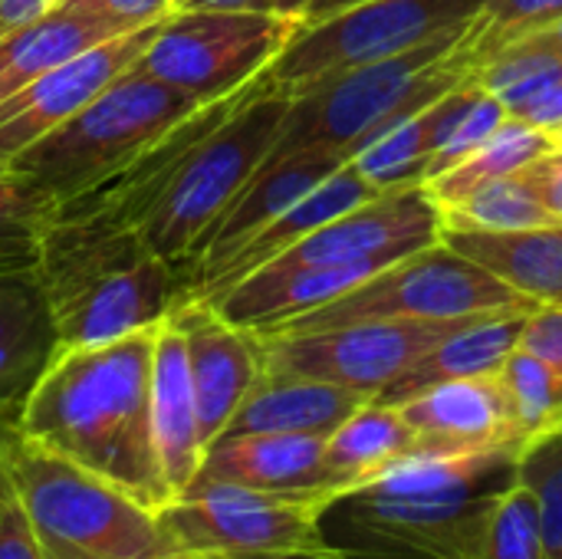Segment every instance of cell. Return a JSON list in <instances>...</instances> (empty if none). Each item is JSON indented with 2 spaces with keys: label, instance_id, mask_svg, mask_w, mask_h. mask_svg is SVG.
I'll list each match as a JSON object with an SVG mask.
<instances>
[{
  "label": "cell",
  "instance_id": "obj_22",
  "mask_svg": "<svg viewBox=\"0 0 562 559\" xmlns=\"http://www.w3.org/2000/svg\"><path fill=\"white\" fill-rule=\"evenodd\" d=\"M481 89L484 86L474 76V79L454 86L451 92L438 96L415 115L402 119L398 125L382 132L372 145H366L352 158L356 171L379 191L402 188V185H422L428 161L448 142V135L454 132L461 115L474 105Z\"/></svg>",
  "mask_w": 562,
  "mask_h": 559
},
{
  "label": "cell",
  "instance_id": "obj_4",
  "mask_svg": "<svg viewBox=\"0 0 562 559\" xmlns=\"http://www.w3.org/2000/svg\"><path fill=\"white\" fill-rule=\"evenodd\" d=\"M474 23L412 53L356 66L293 92L267 161L306 148L333 152L342 161H352L382 132L477 76L481 53Z\"/></svg>",
  "mask_w": 562,
  "mask_h": 559
},
{
  "label": "cell",
  "instance_id": "obj_21",
  "mask_svg": "<svg viewBox=\"0 0 562 559\" xmlns=\"http://www.w3.org/2000/svg\"><path fill=\"white\" fill-rule=\"evenodd\" d=\"M366 402H372V399L362 395V392L333 385V382L303 379V376H280V372H260L257 385L247 392V399L234 412L224 435L273 432V435H319V438H329Z\"/></svg>",
  "mask_w": 562,
  "mask_h": 559
},
{
  "label": "cell",
  "instance_id": "obj_42",
  "mask_svg": "<svg viewBox=\"0 0 562 559\" xmlns=\"http://www.w3.org/2000/svg\"><path fill=\"white\" fill-rule=\"evenodd\" d=\"M184 559H359L339 547H323V550H303V554H280V557H221V554H181Z\"/></svg>",
  "mask_w": 562,
  "mask_h": 559
},
{
  "label": "cell",
  "instance_id": "obj_34",
  "mask_svg": "<svg viewBox=\"0 0 562 559\" xmlns=\"http://www.w3.org/2000/svg\"><path fill=\"white\" fill-rule=\"evenodd\" d=\"M562 16V0H484L474 23L481 63Z\"/></svg>",
  "mask_w": 562,
  "mask_h": 559
},
{
  "label": "cell",
  "instance_id": "obj_12",
  "mask_svg": "<svg viewBox=\"0 0 562 559\" xmlns=\"http://www.w3.org/2000/svg\"><path fill=\"white\" fill-rule=\"evenodd\" d=\"M468 320H366L303 333H257L263 372L333 382L369 399L392 389L425 353L461 329Z\"/></svg>",
  "mask_w": 562,
  "mask_h": 559
},
{
  "label": "cell",
  "instance_id": "obj_30",
  "mask_svg": "<svg viewBox=\"0 0 562 559\" xmlns=\"http://www.w3.org/2000/svg\"><path fill=\"white\" fill-rule=\"evenodd\" d=\"M520 448L562 428V376L527 349H514L497 372Z\"/></svg>",
  "mask_w": 562,
  "mask_h": 559
},
{
  "label": "cell",
  "instance_id": "obj_51",
  "mask_svg": "<svg viewBox=\"0 0 562 559\" xmlns=\"http://www.w3.org/2000/svg\"><path fill=\"white\" fill-rule=\"evenodd\" d=\"M0 168H3V165H0Z\"/></svg>",
  "mask_w": 562,
  "mask_h": 559
},
{
  "label": "cell",
  "instance_id": "obj_37",
  "mask_svg": "<svg viewBox=\"0 0 562 559\" xmlns=\"http://www.w3.org/2000/svg\"><path fill=\"white\" fill-rule=\"evenodd\" d=\"M0 559H46L40 530L33 527L10 481L0 488Z\"/></svg>",
  "mask_w": 562,
  "mask_h": 559
},
{
  "label": "cell",
  "instance_id": "obj_25",
  "mask_svg": "<svg viewBox=\"0 0 562 559\" xmlns=\"http://www.w3.org/2000/svg\"><path fill=\"white\" fill-rule=\"evenodd\" d=\"M415 451H422L418 435L398 405L372 399L326 438V481L342 497Z\"/></svg>",
  "mask_w": 562,
  "mask_h": 559
},
{
  "label": "cell",
  "instance_id": "obj_7",
  "mask_svg": "<svg viewBox=\"0 0 562 559\" xmlns=\"http://www.w3.org/2000/svg\"><path fill=\"white\" fill-rule=\"evenodd\" d=\"M290 99L267 69L240 105L181 152L158 201L138 224V237L155 257L178 267L191 254L214 217L267 161Z\"/></svg>",
  "mask_w": 562,
  "mask_h": 559
},
{
  "label": "cell",
  "instance_id": "obj_19",
  "mask_svg": "<svg viewBox=\"0 0 562 559\" xmlns=\"http://www.w3.org/2000/svg\"><path fill=\"white\" fill-rule=\"evenodd\" d=\"M375 194H382L379 188H372L352 161H346L342 168H336L326 181H319L310 194H303L296 204H290L283 214H277L270 224H263L257 234H250L244 244H237L188 297L194 300H207L214 303L221 293H227L234 283H240L244 277H250L254 270L267 267L270 260H277L280 254H286L293 244H300L303 237H310L313 231H319L323 224H329L333 217L372 201ZM184 297V300H188Z\"/></svg>",
  "mask_w": 562,
  "mask_h": 559
},
{
  "label": "cell",
  "instance_id": "obj_26",
  "mask_svg": "<svg viewBox=\"0 0 562 559\" xmlns=\"http://www.w3.org/2000/svg\"><path fill=\"white\" fill-rule=\"evenodd\" d=\"M109 33L95 16L82 13L72 0L3 33L0 36V102L30 86L36 76L53 69L56 63L109 40Z\"/></svg>",
  "mask_w": 562,
  "mask_h": 559
},
{
  "label": "cell",
  "instance_id": "obj_27",
  "mask_svg": "<svg viewBox=\"0 0 562 559\" xmlns=\"http://www.w3.org/2000/svg\"><path fill=\"white\" fill-rule=\"evenodd\" d=\"M557 145V138L527 122V119H517L510 115L481 148H474L461 165H454L451 171L425 181L422 188L428 191V198L435 201V208H451L454 201L468 198L474 188L501 178V175H510V171H520L527 168L530 161H537L540 155H547L550 148Z\"/></svg>",
  "mask_w": 562,
  "mask_h": 559
},
{
  "label": "cell",
  "instance_id": "obj_9",
  "mask_svg": "<svg viewBox=\"0 0 562 559\" xmlns=\"http://www.w3.org/2000/svg\"><path fill=\"white\" fill-rule=\"evenodd\" d=\"M333 491H257L224 481H191L158 511L178 554L280 557L323 550V517Z\"/></svg>",
  "mask_w": 562,
  "mask_h": 559
},
{
  "label": "cell",
  "instance_id": "obj_48",
  "mask_svg": "<svg viewBox=\"0 0 562 559\" xmlns=\"http://www.w3.org/2000/svg\"><path fill=\"white\" fill-rule=\"evenodd\" d=\"M7 484V474H3V468H0V488Z\"/></svg>",
  "mask_w": 562,
  "mask_h": 559
},
{
  "label": "cell",
  "instance_id": "obj_50",
  "mask_svg": "<svg viewBox=\"0 0 562 559\" xmlns=\"http://www.w3.org/2000/svg\"><path fill=\"white\" fill-rule=\"evenodd\" d=\"M553 132H562V125H560V128H553Z\"/></svg>",
  "mask_w": 562,
  "mask_h": 559
},
{
  "label": "cell",
  "instance_id": "obj_38",
  "mask_svg": "<svg viewBox=\"0 0 562 559\" xmlns=\"http://www.w3.org/2000/svg\"><path fill=\"white\" fill-rule=\"evenodd\" d=\"M520 349L543 359L562 376V306H537L524 320Z\"/></svg>",
  "mask_w": 562,
  "mask_h": 559
},
{
  "label": "cell",
  "instance_id": "obj_41",
  "mask_svg": "<svg viewBox=\"0 0 562 559\" xmlns=\"http://www.w3.org/2000/svg\"><path fill=\"white\" fill-rule=\"evenodd\" d=\"M527 122H533V125H540V128H547V132H553V128H560L562 125V82L560 86H553L547 96H540L530 109H527V115H524Z\"/></svg>",
  "mask_w": 562,
  "mask_h": 559
},
{
  "label": "cell",
  "instance_id": "obj_45",
  "mask_svg": "<svg viewBox=\"0 0 562 559\" xmlns=\"http://www.w3.org/2000/svg\"><path fill=\"white\" fill-rule=\"evenodd\" d=\"M43 550H46V559H99L92 557V554H86V550L69 547V544H56V540H43Z\"/></svg>",
  "mask_w": 562,
  "mask_h": 559
},
{
  "label": "cell",
  "instance_id": "obj_16",
  "mask_svg": "<svg viewBox=\"0 0 562 559\" xmlns=\"http://www.w3.org/2000/svg\"><path fill=\"white\" fill-rule=\"evenodd\" d=\"M346 161L333 152L306 148L283 155L277 161H263L257 175L234 194V201L214 217V224L201 234V241L191 247V254L178 264L184 280V297L250 234H257L263 224H270L277 214H283L290 204H296L303 194H310L319 181H326L336 168Z\"/></svg>",
  "mask_w": 562,
  "mask_h": 559
},
{
  "label": "cell",
  "instance_id": "obj_14",
  "mask_svg": "<svg viewBox=\"0 0 562 559\" xmlns=\"http://www.w3.org/2000/svg\"><path fill=\"white\" fill-rule=\"evenodd\" d=\"M155 30L158 23L109 36L56 63L43 76H36L30 86L3 99L0 102V165L7 168L20 152H26L33 142L49 135L66 119H72L109 82H115L125 69H132L142 49L148 46V40L155 36Z\"/></svg>",
  "mask_w": 562,
  "mask_h": 559
},
{
  "label": "cell",
  "instance_id": "obj_46",
  "mask_svg": "<svg viewBox=\"0 0 562 559\" xmlns=\"http://www.w3.org/2000/svg\"><path fill=\"white\" fill-rule=\"evenodd\" d=\"M306 3H310V0H270V13H280V16H293V20H300V23H303Z\"/></svg>",
  "mask_w": 562,
  "mask_h": 559
},
{
  "label": "cell",
  "instance_id": "obj_43",
  "mask_svg": "<svg viewBox=\"0 0 562 559\" xmlns=\"http://www.w3.org/2000/svg\"><path fill=\"white\" fill-rule=\"evenodd\" d=\"M356 3H362V0H310L306 3V13H303V26L319 23V20H329V16H336V13H342V10H349Z\"/></svg>",
  "mask_w": 562,
  "mask_h": 559
},
{
  "label": "cell",
  "instance_id": "obj_13",
  "mask_svg": "<svg viewBox=\"0 0 562 559\" xmlns=\"http://www.w3.org/2000/svg\"><path fill=\"white\" fill-rule=\"evenodd\" d=\"M441 241V211L422 185H402L333 217L270 264L336 267L379 264L389 267L428 244Z\"/></svg>",
  "mask_w": 562,
  "mask_h": 559
},
{
  "label": "cell",
  "instance_id": "obj_24",
  "mask_svg": "<svg viewBox=\"0 0 562 559\" xmlns=\"http://www.w3.org/2000/svg\"><path fill=\"white\" fill-rule=\"evenodd\" d=\"M527 313H533V310H501V313H484V316L464 323L448 339H441L431 353H425L392 389H385L379 395V402L398 405L408 395L425 392L438 382L501 372L504 359L520 346Z\"/></svg>",
  "mask_w": 562,
  "mask_h": 559
},
{
  "label": "cell",
  "instance_id": "obj_31",
  "mask_svg": "<svg viewBox=\"0 0 562 559\" xmlns=\"http://www.w3.org/2000/svg\"><path fill=\"white\" fill-rule=\"evenodd\" d=\"M56 204L13 168H0V273L36 270Z\"/></svg>",
  "mask_w": 562,
  "mask_h": 559
},
{
  "label": "cell",
  "instance_id": "obj_15",
  "mask_svg": "<svg viewBox=\"0 0 562 559\" xmlns=\"http://www.w3.org/2000/svg\"><path fill=\"white\" fill-rule=\"evenodd\" d=\"M168 320L178 326L188 349L198 425L207 451V445L224 435L234 412L263 372L260 336L244 326H234L214 303L194 297L181 300L168 313Z\"/></svg>",
  "mask_w": 562,
  "mask_h": 559
},
{
  "label": "cell",
  "instance_id": "obj_1",
  "mask_svg": "<svg viewBox=\"0 0 562 559\" xmlns=\"http://www.w3.org/2000/svg\"><path fill=\"white\" fill-rule=\"evenodd\" d=\"M151 346L155 326L102 346L59 349L13 422L30 441L161 511L168 491L148 422Z\"/></svg>",
  "mask_w": 562,
  "mask_h": 559
},
{
  "label": "cell",
  "instance_id": "obj_8",
  "mask_svg": "<svg viewBox=\"0 0 562 559\" xmlns=\"http://www.w3.org/2000/svg\"><path fill=\"white\" fill-rule=\"evenodd\" d=\"M501 310H537L533 300L520 297L494 273H487L471 257L458 254L445 241H435L339 300L273 329V333H303V329H326L366 320H418V323H441V320H468Z\"/></svg>",
  "mask_w": 562,
  "mask_h": 559
},
{
  "label": "cell",
  "instance_id": "obj_44",
  "mask_svg": "<svg viewBox=\"0 0 562 559\" xmlns=\"http://www.w3.org/2000/svg\"><path fill=\"white\" fill-rule=\"evenodd\" d=\"M184 10H270V0H181Z\"/></svg>",
  "mask_w": 562,
  "mask_h": 559
},
{
  "label": "cell",
  "instance_id": "obj_29",
  "mask_svg": "<svg viewBox=\"0 0 562 559\" xmlns=\"http://www.w3.org/2000/svg\"><path fill=\"white\" fill-rule=\"evenodd\" d=\"M477 82L494 92L510 115L524 119L540 96L562 82V49L540 36H524L481 63Z\"/></svg>",
  "mask_w": 562,
  "mask_h": 559
},
{
  "label": "cell",
  "instance_id": "obj_32",
  "mask_svg": "<svg viewBox=\"0 0 562 559\" xmlns=\"http://www.w3.org/2000/svg\"><path fill=\"white\" fill-rule=\"evenodd\" d=\"M481 559H553L547 547L540 504L533 491L517 478L497 494L491 507Z\"/></svg>",
  "mask_w": 562,
  "mask_h": 559
},
{
  "label": "cell",
  "instance_id": "obj_6",
  "mask_svg": "<svg viewBox=\"0 0 562 559\" xmlns=\"http://www.w3.org/2000/svg\"><path fill=\"white\" fill-rule=\"evenodd\" d=\"M201 105L178 89L125 69L89 105L20 152L7 168L23 175L53 204L72 201L158 145Z\"/></svg>",
  "mask_w": 562,
  "mask_h": 559
},
{
  "label": "cell",
  "instance_id": "obj_35",
  "mask_svg": "<svg viewBox=\"0 0 562 559\" xmlns=\"http://www.w3.org/2000/svg\"><path fill=\"white\" fill-rule=\"evenodd\" d=\"M507 119H510V112L504 109V102H501L494 92L481 89V96L474 99V105L461 115V122L454 125V132L448 135V142H445V145L435 152V158L428 161V171H425L422 185L431 181V178H438V175H445V171H451L454 165H461V161H464L474 148H481Z\"/></svg>",
  "mask_w": 562,
  "mask_h": 559
},
{
  "label": "cell",
  "instance_id": "obj_39",
  "mask_svg": "<svg viewBox=\"0 0 562 559\" xmlns=\"http://www.w3.org/2000/svg\"><path fill=\"white\" fill-rule=\"evenodd\" d=\"M527 171L533 178V188H537L550 221L562 224V145H553L547 155L530 161Z\"/></svg>",
  "mask_w": 562,
  "mask_h": 559
},
{
  "label": "cell",
  "instance_id": "obj_23",
  "mask_svg": "<svg viewBox=\"0 0 562 559\" xmlns=\"http://www.w3.org/2000/svg\"><path fill=\"white\" fill-rule=\"evenodd\" d=\"M441 241L537 306H562V224L504 234L441 231Z\"/></svg>",
  "mask_w": 562,
  "mask_h": 559
},
{
  "label": "cell",
  "instance_id": "obj_47",
  "mask_svg": "<svg viewBox=\"0 0 562 559\" xmlns=\"http://www.w3.org/2000/svg\"><path fill=\"white\" fill-rule=\"evenodd\" d=\"M530 36H540V40H547V43H553V46H560L562 49V16L560 20H553L550 26H543V30L530 33Z\"/></svg>",
  "mask_w": 562,
  "mask_h": 559
},
{
  "label": "cell",
  "instance_id": "obj_2",
  "mask_svg": "<svg viewBox=\"0 0 562 559\" xmlns=\"http://www.w3.org/2000/svg\"><path fill=\"white\" fill-rule=\"evenodd\" d=\"M520 451H415L342 494L323 517L329 547L359 559H481L491 507Z\"/></svg>",
  "mask_w": 562,
  "mask_h": 559
},
{
  "label": "cell",
  "instance_id": "obj_49",
  "mask_svg": "<svg viewBox=\"0 0 562 559\" xmlns=\"http://www.w3.org/2000/svg\"><path fill=\"white\" fill-rule=\"evenodd\" d=\"M171 559H184V557H181V554H178V557H171Z\"/></svg>",
  "mask_w": 562,
  "mask_h": 559
},
{
  "label": "cell",
  "instance_id": "obj_10",
  "mask_svg": "<svg viewBox=\"0 0 562 559\" xmlns=\"http://www.w3.org/2000/svg\"><path fill=\"white\" fill-rule=\"evenodd\" d=\"M300 26V20L270 10L181 7L158 23L132 69L207 105L267 72Z\"/></svg>",
  "mask_w": 562,
  "mask_h": 559
},
{
  "label": "cell",
  "instance_id": "obj_5",
  "mask_svg": "<svg viewBox=\"0 0 562 559\" xmlns=\"http://www.w3.org/2000/svg\"><path fill=\"white\" fill-rule=\"evenodd\" d=\"M0 468L43 540L69 544L99 559L178 557L158 511L30 441L13 415H0Z\"/></svg>",
  "mask_w": 562,
  "mask_h": 559
},
{
  "label": "cell",
  "instance_id": "obj_3",
  "mask_svg": "<svg viewBox=\"0 0 562 559\" xmlns=\"http://www.w3.org/2000/svg\"><path fill=\"white\" fill-rule=\"evenodd\" d=\"M36 277L56 320L59 349L151 329L184 300L181 270L155 257L138 231L92 217L53 214Z\"/></svg>",
  "mask_w": 562,
  "mask_h": 559
},
{
  "label": "cell",
  "instance_id": "obj_28",
  "mask_svg": "<svg viewBox=\"0 0 562 559\" xmlns=\"http://www.w3.org/2000/svg\"><path fill=\"white\" fill-rule=\"evenodd\" d=\"M553 224L527 168L501 175L468 198L441 208V231H477V234H504V231H530Z\"/></svg>",
  "mask_w": 562,
  "mask_h": 559
},
{
  "label": "cell",
  "instance_id": "obj_20",
  "mask_svg": "<svg viewBox=\"0 0 562 559\" xmlns=\"http://www.w3.org/2000/svg\"><path fill=\"white\" fill-rule=\"evenodd\" d=\"M323 455L326 438L319 435H224L207 445L194 481H224L257 491H333Z\"/></svg>",
  "mask_w": 562,
  "mask_h": 559
},
{
  "label": "cell",
  "instance_id": "obj_33",
  "mask_svg": "<svg viewBox=\"0 0 562 559\" xmlns=\"http://www.w3.org/2000/svg\"><path fill=\"white\" fill-rule=\"evenodd\" d=\"M517 481L527 484L540 504L550 557L562 559V428L520 448Z\"/></svg>",
  "mask_w": 562,
  "mask_h": 559
},
{
  "label": "cell",
  "instance_id": "obj_17",
  "mask_svg": "<svg viewBox=\"0 0 562 559\" xmlns=\"http://www.w3.org/2000/svg\"><path fill=\"white\" fill-rule=\"evenodd\" d=\"M398 412L415 428L422 451L431 455L520 451V435L497 372L438 382L398 402Z\"/></svg>",
  "mask_w": 562,
  "mask_h": 559
},
{
  "label": "cell",
  "instance_id": "obj_11",
  "mask_svg": "<svg viewBox=\"0 0 562 559\" xmlns=\"http://www.w3.org/2000/svg\"><path fill=\"white\" fill-rule=\"evenodd\" d=\"M484 0H362L329 20L300 26L270 66L283 92H300L319 79L356 66L412 53L445 33L471 26Z\"/></svg>",
  "mask_w": 562,
  "mask_h": 559
},
{
  "label": "cell",
  "instance_id": "obj_18",
  "mask_svg": "<svg viewBox=\"0 0 562 559\" xmlns=\"http://www.w3.org/2000/svg\"><path fill=\"white\" fill-rule=\"evenodd\" d=\"M148 422H151V445L158 458V471L175 501L201 471L204 441L198 425V402L188 369V349L171 320L155 326L151 346V376H148Z\"/></svg>",
  "mask_w": 562,
  "mask_h": 559
},
{
  "label": "cell",
  "instance_id": "obj_36",
  "mask_svg": "<svg viewBox=\"0 0 562 559\" xmlns=\"http://www.w3.org/2000/svg\"><path fill=\"white\" fill-rule=\"evenodd\" d=\"M82 13L95 16L109 33H132L161 23L175 10H181V0H72Z\"/></svg>",
  "mask_w": 562,
  "mask_h": 559
},
{
  "label": "cell",
  "instance_id": "obj_40",
  "mask_svg": "<svg viewBox=\"0 0 562 559\" xmlns=\"http://www.w3.org/2000/svg\"><path fill=\"white\" fill-rule=\"evenodd\" d=\"M63 3H69V0H0V36L63 7Z\"/></svg>",
  "mask_w": 562,
  "mask_h": 559
}]
</instances>
